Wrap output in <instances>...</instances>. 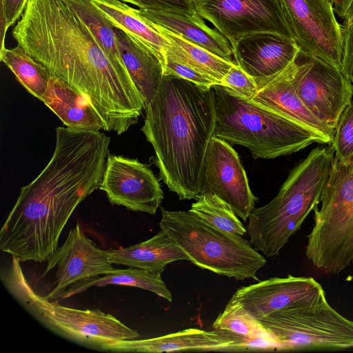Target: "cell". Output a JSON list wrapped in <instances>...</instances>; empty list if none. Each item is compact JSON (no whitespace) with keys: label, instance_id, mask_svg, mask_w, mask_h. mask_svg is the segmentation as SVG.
<instances>
[{"label":"cell","instance_id":"obj_1","mask_svg":"<svg viewBox=\"0 0 353 353\" xmlns=\"http://www.w3.org/2000/svg\"><path fill=\"white\" fill-rule=\"evenodd\" d=\"M18 46L82 95L118 134L144 110L130 74L116 65L65 0H28L12 29Z\"/></svg>","mask_w":353,"mask_h":353},{"label":"cell","instance_id":"obj_2","mask_svg":"<svg viewBox=\"0 0 353 353\" xmlns=\"http://www.w3.org/2000/svg\"><path fill=\"white\" fill-rule=\"evenodd\" d=\"M144 110L141 130L153 147L160 179L180 200L197 199L216 126L212 87L164 74Z\"/></svg>","mask_w":353,"mask_h":353},{"label":"cell","instance_id":"obj_3","mask_svg":"<svg viewBox=\"0 0 353 353\" xmlns=\"http://www.w3.org/2000/svg\"><path fill=\"white\" fill-rule=\"evenodd\" d=\"M334 150L316 147L292 171L277 195L254 208L246 227L250 243L265 256H276L321 201L330 175Z\"/></svg>","mask_w":353,"mask_h":353},{"label":"cell","instance_id":"obj_4","mask_svg":"<svg viewBox=\"0 0 353 353\" xmlns=\"http://www.w3.org/2000/svg\"><path fill=\"white\" fill-rule=\"evenodd\" d=\"M216 107L214 136L247 148L254 159H274L321 141L299 123L221 85L212 86Z\"/></svg>","mask_w":353,"mask_h":353},{"label":"cell","instance_id":"obj_5","mask_svg":"<svg viewBox=\"0 0 353 353\" xmlns=\"http://www.w3.org/2000/svg\"><path fill=\"white\" fill-rule=\"evenodd\" d=\"M161 230L194 265L236 281L252 279L266 264L262 254L241 235L222 230L190 211L161 208Z\"/></svg>","mask_w":353,"mask_h":353},{"label":"cell","instance_id":"obj_6","mask_svg":"<svg viewBox=\"0 0 353 353\" xmlns=\"http://www.w3.org/2000/svg\"><path fill=\"white\" fill-rule=\"evenodd\" d=\"M17 259L1 272L5 287L20 305L46 327L86 347L101 350L108 343L136 339L139 333L111 314L65 307L37 293Z\"/></svg>","mask_w":353,"mask_h":353},{"label":"cell","instance_id":"obj_7","mask_svg":"<svg viewBox=\"0 0 353 353\" xmlns=\"http://www.w3.org/2000/svg\"><path fill=\"white\" fill-rule=\"evenodd\" d=\"M259 321L283 351L353 347V321L333 309L326 298L275 311Z\"/></svg>","mask_w":353,"mask_h":353},{"label":"cell","instance_id":"obj_8","mask_svg":"<svg viewBox=\"0 0 353 353\" xmlns=\"http://www.w3.org/2000/svg\"><path fill=\"white\" fill-rule=\"evenodd\" d=\"M292 83L311 113L335 132L345 109L351 104L353 83L339 68L300 51L296 59Z\"/></svg>","mask_w":353,"mask_h":353},{"label":"cell","instance_id":"obj_9","mask_svg":"<svg viewBox=\"0 0 353 353\" xmlns=\"http://www.w3.org/2000/svg\"><path fill=\"white\" fill-rule=\"evenodd\" d=\"M192 5L230 45L241 37L258 32L293 38L279 0H195Z\"/></svg>","mask_w":353,"mask_h":353},{"label":"cell","instance_id":"obj_10","mask_svg":"<svg viewBox=\"0 0 353 353\" xmlns=\"http://www.w3.org/2000/svg\"><path fill=\"white\" fill-rule=\"evenodd\" d=\"M290 29L301 52L342 70L343 40L329 0H279Z\"/></svg>","mask_w":353,"mask_h":353},{"label":"cell","instance_id":"obj_11","mask_svg":"<svg viewBox=\"0 0 353 353\" xmlns=\"http://www.w3.org/2000/svg\"><path fill=\"white\" fill-rule=\"evenodd\" d=\"M212 193L246 221L258 200L252 193L245 170L231 144L214 136L205 161L201 193Z\"/></svg>","mask_w":353,"mask_h":353},{"label":"cell","instance_id":"obj_12","mask_svg":"<svg viewBox=\"0 0 353 353\" xmlns=\"http://www.w3.org/2000/svg\"><path fill=\"white\" fill-rule=\"evenodd\" d=\"M99 189L112 205L154 214L163 192L150 167L137 159L110 154Z\"/></svg>","mask_w":353,"mask_h":353},{"label":"cell","instance_id":"obj_13","mask_svg":"<svg viewBox=\"0 0 353 353\" xmlns=\"http://www.w3.org/2000/svg\"><path fill=\"white\" fill-rule=\"evenodd\" d=\"M48 261L43 275L57 267L52 290L46 297L59 300L62 294L72 285L83 279L114 272L107 250L97 247L84 234L77 223L71 230L63 244Z\"/></svg>","mask_w":353,"mask_h":353},{"label":"cell","instance_id":"obj_14","mask_svg":"<svg viewBox=\"0 0 353 353\" xmlns=\"http://www.w3.org/2000/svg\"><path fill=\"white\" fill-rule=\"evenodd\" d=\"M325 298V291L313 278L288 275L243 286L230 300L239 303L245 311L259 321L275 311L313 304Z\"/></svg>","mask_w":353,"mask_h":353},{"label":"cell","instance_id":"obj_15","mask_svg":"<svg viewBox=\"0 0 353 353\" xmlns=\"http://www.w3.org/2000/svg\"><path fill=\"white\" fill-rule=\"evenodd\" d=\"M231 46L235 63L254 78L280 72L295 61L301 51L294 39L274 32L247 34Z\"/></svg>","mask_w":353,"mask_h":353},{"label":"cell","instance_id":"obj_16","mask_svg":"<svg viewBox=\"0 0 353 353\" xmlns=\"http://www.w3.org/2000/svg\"><path fill=\"white\" fill-rule=\"evenodd\" d=\"M296 59L280 72L265 78H254L257 90L250 100L303 125L321 141L330 145L335 132L319 121L298 96L292 83Z\"/></svg>","mask_w":353,"mask_h":353},{"label":"cell","instance_id":"obj_17","mask_svg":"<svg viewBox=\"0 0 353 353\" xmlns=\"http://www.w3.org/2000/svg\"><path fill=\"white\" fill-rule=\"evenodd\" d=\"M238 345V334L231 331L189 328L155 338L108 343L101 350L115 352H236Z\"/></svg>","mask_w":353,"mask_h":353},{"label":"cell","instance_id":"obj_18","mask_svg":"<svg viewBox=\"0 0 353 353\" xmlns=\"http://www.w3.org/2000/svg\"><path fill=\"white\" fill-rule=\"evenodd\" d=\"M148 20L181 35L221 58L234 63L229 41L216 29L210 28L196 12L179 10L138 9Z\"/></svg>","mask_w":353,"mask_h":353},{"label":"cell","instance_id":"obj_19","mask_svg":"<svg viewBox=\"0 0 353 353\" xmlns=\"http://www.w3.org/2000/svg\"><path fill=\"white\" fill-rule=\"evenodd\" d=\"M107 251L112 264H121L154 273H162L170 263L189 261L183 250L162 230L141 243Z\"/></svg>","mask_w":353,"mask_h":353},{"label":"cell","instance_id":"obj_20","mask_svg":"<svg viewBox=\"0 0 353 353\" xmlns=\"http://www.w3.org/2000/svg\"><path fill=\"white\" fill-rule=\"evenodd\" d=\"M114 30L121 59L141 96L145 108L162 81L163 65L152 52L125 32L114 26Z\"/></svg>","mask_w":353,"mask_h":353},{"label":"cell","instance_id":"obj_21","mask_svg":"<svg viewBox=\"0 0 353 353\" xmlns=\"http://www.w3.org/2000/svg\"><path fill=\"white\" fill-rule=\"evenodd\" d=\"M110 22L152 52L164 65L169 42L152 22L121 0H92Z\"/></svg>","mask_w":353,"mask_h":353},{"label":"cell","instance_id":"obj_22","mask_svg":"<svg viewBox=\"0 0 353 353\" xmlns=\"http://www.w3.org/2000/svg\"><path fill=\"white\" fill-rule=\"evenodd\" d=\"M42 101L68 128L105 130V124L85 99L63 81L50 77Z\"/></svg>","mask_w":353,"mask_h":353},{"label":"cell","instance_id":"obj_23","mask_svg":"<svg viewBox=\"0 0 353 353\" xmlns=\"http://www.w3.org/2000/svg\"><path fill=\"white\" fill-rule=\"evenodd\" d=\"M153 24L169 42L165 59L168 57L185 63L210 77L219 85L228 70L236 64L221 58L163 26L154 23Z\"/></svg>","mask_w":353,"mask_h":353},{"label":"cell","instance_id":"obj_24","mask_svg":"<svg viewBox=\"0 0 353 353\" xmlns=\"http://www.w3.org/2000/svg\"><path fill=\"white\" fill-rule=\"evenodd\" d=\"M161 275V273H154L132 267L127 269H116L112 272L83 279L72 285L62 294L59 300L83 292L91 287L119 285L148 290L171 302L172 293Z\"/></svg>","mask_w":353,"mask_h":353},{"label":"cell","instance_id":"obj_25","mask_svg":"<svg viewBox=\"0 0 353 353\" xmlns=\"http://www.w3.org/2000/svg\"><path fill=\"white\" fill-rule=\"evenodd\" d=\"M0 60L13 72L18 81L34 97L42 101L52 74L22 48L0 50Z\"/></svg>","mask_w":353,"mask_h":353},{"label":"cell","instance_id":"obj_26","mask_svg":"<svg viewBox=\"0 0 353 353\" xmlns=\"http://www.w3.org/2000/svg\"><path fill=\"white\" fill-rule=\"evenodd\" d=\"M65 1L84 22L112 61L127 70L119 51L114 26L92 0Z\"/></svg>","mask_w":353,"mask_h":353},{"label":"cell","instance_id":"obj_27","mask_svg":"<svg viewBox=\"0 0 353 353\" xmlns=\"http://www.w3.org/2000/svg\"><path fill=\"white\" fill-rule=\"evenodd\" d=\"M189 211L222 230L241 236L247 232L232 208L212 193H201Z\"/></svg>","mask_w":353,"mask_h":353},{"label":"cell","instance_id":"obj_28","mask_svg":"<svg viewBox=\"0 0 353 353\" xmlns=\"http://www.w3.org/2000/svg\"><path fill=\"white\" fill-rule=\"evenodd\" d=\"M212 327L214 329L229 330L246 336L270 334L259 320L245 311L239 303L231 300L215 319Z\"/></svg>","mask_w":353,"mask_h":353},{"label":"cell","instance_id":"obj_29","mask_svg":"<svg viewBox=\"0 0 353 353\" xmlns=\"http://www.w3.org/2000/svg\"><path fill=\"white\" fill-rule=\"evenodd\" d=\"M330 145L335 159L343 163L353 160V101L342 113Z\"/></svg>","mask_w":353,"mask_h":353},{"label":"cell","instance_id":"obj_30","mask_svg":"<svg viewBox=\"0 0 353 353\" xmlns=\"http://www.w3.org/2000/svg\"><path fill=\"white\" fill-rule=\"evenodd\" d=\"M220 85L236 95L251 99L256 94L255 79L234 64L221 80Z\"/></svg>","mask_w":353,"mask_h":353},{"label":"cell","instance_id":"obj_31","mask_svg":"<svg viewBox=\"0 0 353 353\" xmlns=\"http://www.w3.org/2000/svg\"><path fill=\"white\" fill-rule=\"evenodd\" d=\"M164 74H172L190 81L200 86L212 88L219 85L214 80L194 68L170 58L165 59Z\"/></svg>","mask_w":353,"mask_h":353},{"label":"cell","instance_id":"obj_32","mask_svg":"<svg viewBox=\"0 0 353 353\" xmlns=\"http://www.w3.org/2000/svg\"><path fill=\"white\" fill-rule=\"evenodd\" d=\"M28 0H1V48L3 50L5 37L8 28L21 17Z\"/></svg>","mask_w":353,"mask_h":353},{"label":"cell","instance_id":"obj_33","mask_svg":"<svg viewBox=\"0 0 353 353\" xmlns=\"http://www.w3.org/2000/svg\"><path fill=\"white\" fill-rule=\"evenodd\" d=\"M343 40L342 70L353 83V18L341 26Z\"/></svg>","mask_w":353,"mask_h":353},{"label":"cell","instance_id":"obj_34","mask_svg":"<svg viewBox=\"0 0 353 353\" xmlns=\"http://www.w3.org/2000/svg\"><path fill=\"white\" fill-rule=\"evenodd\" d=\"M139 7V9L148 10H194L190 0H121Z\"/></svg>","mask_w":353,"mask_h":353},{"label":"cell","instance_id":"obj_35","mask_svg":"<svg viewBox=\"0 0 353 353\" xmlns=\"http://www.w3.org/2000/svg\"><path fill=\"white\" fill-rule=\"evenodd\" d=\"M334 5V12L343 21L353 18V0H337Z\"/></svg>","mask_w":353,"mask_h":353},{"label":"cell","instance_id":"obj_36","mask_svg":"<svg viewBox=\"0 0 353 353\" xmlns=\"http://www.w3.org/2000/svg\"><path fill=\"white\" fill-rule=\"evenodd\" d=\"M330 1H331L332 3V4H334L335 2L337 1V0H329Z\"/></svg>","mask_w":353,"mask_h":353},{"label":"cell","instance_id":"obj_37","mask_svg":"<svg viewBox=\"0 0 353 353\" xmlns=\"http://www.w3.org/2000/svg\"><path fill=\"white\" fill-rule=\"evenodd\" d=\"M190 1H192V2H193V1H195V0H190Z\"/></svg>","mask_w":353,"mask_h":353}]
</instances>
